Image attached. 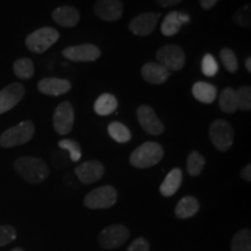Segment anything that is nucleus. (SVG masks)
<instances>
[{"label":"nucleus","instance_id":"1","mask_svg":"<svg viewBox=\"0 0 251 251\" xmlns=\"http://www.w3.org/2000/svg\"><path fill=\"white\" fill-rule=\"evenodd\" d=\"M14 170L29 184H40L49 177L48 165L37 157H19L14 162Z\"/></svg>","mask_w":251,"mask_h":251},{"label":"nucleus","instance_id":"2","mask_svg":"<svg viewBox=\"0 0 251 251\" xmlns=\"http://www.w3.org/2000/svg\"><path fill=\"white\" fill-rule=\"evenodd\" d=\"M164 156V149L157 142H144L131 152L130 164L137 169H149L158 164Z\"/></svg>","mask_w":251,"mask_h":251},{"label":"nucleus","instance_id":"3","mask_svg":"<svg viewBox=\"0 0 251 251\" xmlns=\"http://www.w3.org/2000/svg\"><path fill=\"white\" fill-rule=\"evenodd\" d=\"M35 133V126L29 120L23 121L20 124L8 128L0 135V146L2 148H13L23 146L33 139Z\"/></svg>","mask_w":251,"mask_h":251},{"label":"nucleus","instance_id":"4","mask_svg":"<svg viewBox=\"0 0 251 251\" xmlns=\"http://www.w3.org/2000/svg\"><path fill=\"white\" fill-rule=\"evenodd\" d=\"M118 200V191L112 185L94 188L84 198V206L89 209H106L114 206Z\"/></svg>","mask_w":251,"mask_h":251},{"label":"nucleus","instance_id":"5","mask_svg":"<svg viewBox=\"0 0 251 251\" xmlns=\"http://www.w3.org/2000/svg\"><path fill=\"white\" fill-rule=\"evenodd\" d=\"M59 39L58 30L52 27H42L26 37V47L35 54H42Z\"/></svg>","mask_w":251,"mask_h":251},{"label":"nucleus","instance_id":"6","mask_svg":"<svg viewBox=\"0 0 251 251\" xmlns=\"http://www.w3.org/2000/svg\"><path fill=\"white\" fill-rule=\"evenodd\" d=\"M209 139L215 149L219 151H227L234 143V129L230 124L226 120H215L209 127Z\"/></svg>","mask_w":251,"mask_h":251},{"label":"nucleus","instance_id":"7","mask_svg":"<svg viewBox=\"0 0 251 251\" xmlns=\"http://www.w3.org/2000/svg\"><path fill=\"white\" fill-rule=\"evenodd\" d=\"M130 236V231L126 226L121 224L111 225L100 233L98 244L105 250H113L120 248L127 242Z\"/></svg>","mask_w":251,"mask_h":251},{"label":"nucleus","instance_id":"8","mask_svg":"<svg viewBox=\"0 0 251 251\" xmlns=\"http://www.w3.org/2000/svg\"><path fill=\"white\" fill-rule=\"evenodd\" d=\"M157 63L169 71H179L185 65V52L179 46H163L156 52Z\"/></svg>","mask_w":251,"mask_h":251},{"label":"nucleus","instance_id":"9","mask_svg":"<svg viewBox=\"0 0 251 251\" xmlns=\"http://www.w3.org/2000/svg\"><path fill=\"white\" fill-rule=\"evenodd\" d=\"M75 122L74 106L70 101H63L56 107L52 115V124L56 133L68 135L72 130Z\"/></svg>","mask_w":251,"mask_h":251},{"label":"nucleus","instance_id":"10","mask_svg":"<svg viewBox=\"0 0 251 251\" xmlns=\"http://www.w3.org/2000/svg\"><path fill=\"white\" fill-rule=\"evenodd\" d=\"M62 55L63 57L71 62H94L101 56V51L97 46L91 45V43H84L80 46L65 48L63 50Z\"/></svg>","mask_w":251,"mask_h":251},{"label":"nucleus","instance_id":"11","mask_svg":"<svg viewBox=\"0 0 251 251\" xmlns=\"http://www.w3.org/2000/svg\"><path fill=\"white\" fill-rule=\"evenodd\" d=\"M137 120L141 127L150 135H161L164 133L165 128L163 122L157 117L156 112L152 107L147 105H142L136 111Z\"/></svg>","mask_w":251,"mask_h":251},{"label":"nucleus","instance_id":"12","mask_svg":"<svg viewBox=\"0 0 251 251\" xmlns=\"http://www.w3.org/2000/svg\"><path fill=\"white\" fill-rule=\"evenodd\" d=\"M161 17V13H152V12L139 14L129 23V30L137 36H148L155 30L156 25Z\"/></svg>","mask_w":251,"mask_h":251},{"label":"nucleus","instance_id":"13","mask_svg":"<svg viewBox=\"0 0 251 251\" xmlns=\"http://www.w3.org/2000/svg\"><path fill=\"white\" fill-rule=\"evenodd\" d=\"M75 174L81 184H93L100 180L105 174V168L99 161H87L75 168Z\"/></svg>","mask_w":251,"mask_h":251},{"label":"nucleus","instance_id":"14","mask_svg":"<svg viewBox=\"0 0 251 251\" xmlns=\"http://www.w3.org/2000/svg\"><path fill=\"white\" fill-rule=\"evenodd\" d=\"M93 9L103 21H118L124 14V4L121 0H97Z\"/></svg>","mask_w":251,"mask_h":251},{"label":"nucleus","instance_id":"15","mask_svg":"<svg viewBox=\"0 0 251 251\" xmlns=\"http://www.w3.org/2000/svg\"><path fill=\"white\" fill-rule=\"evenodd\" d=\"M25 96V87L20 83H12L0 90V114L11 111Z\"/></svg>","mask_w":251,"mask_h":251},{"label":"nucleus","instance_id":"16","mask_svg":"<svg viewBox=\"0 0 251 251\" xmlns=\"http://www.w3.org/2000/svg\"><path fill=\"white\" fill-rule=\"evenodd\" d=\"M71 83L68 79H61V78L54 77L43 78L37 84V90L41 93L51 97H58L68 93L71 90Z\"/></svg>","mask_w":251,"mask_h":251},{"label":"nucleus","instance_id":"17","mask_svg":"<svg viewBox=\"0 0 251 251\" xmlns=\"http://www.w3.org/2000/svg\"><path fill=\"white\" fill-rule=\"evenodd\" d=\"M51 18L59 26L65 28H72L76 27L79 24L80 14L79 11L76 7H74V6L63 5L52 11Z\"/></svg>","mask_w":251,"mask_h":251},{"label":"nucleus","instance_id":"18","mask_svg":"<svg viewBox=\"0 0 251 251\" xmlns=\"http://www.w3.org/2000/svg\"><path fill=\"white\" fill-rule=\"evenodd\" d=\"M141 76L147 83L159 85L164 84L170 77V71L157 62H148L141 69Z\"/></svg>","mask_w":251,"mask_h":251},{"label":"nucleus","instance_id":"19","mask_svg":"<svg viewBox=\"0 0 251 251\" xmlns=\"http://www.w3.org/2000/svg\"><path fill=\"white\" fill-rule=\"evenodd\" d=\"M190 21L191 19L187 14L181 13V12L172 11L165 15L161 26V30L165 36H174L180 30L183 25L188 24Z\"/></svg>","mask_w":251,"mask_h":251},{"label":"nucleus","instance_id":"20","mask_svg":"<svg viewBox=\"0 0 251 251\" xmlns=\"http://www.w3.org/2000/svg\"><path fill=\"white\" fill-rule=\"evenodd\" d=\"M181 181H183V172L179 168H175L166 175L165 179L163 180L159 187V192L163 197H172L179 190Z\"/></svg>","mask_w":251,"mask_h":251},{"label":"nucleus","instance_id":"21","mask_svg":"<svg viewBox=\"0 0 251 251\" xmlns=\"http://www.w3.org/2000/svg\"><path fill=\"white\" fill-rule=\"evenodd\" d=\"M200 209V203L198 201L197 198L192 196H186L178 201L177 206H176L175 214L178 219L185 220L192 218L199 212Z\"/></svg>","mask_w":251,"mask_h":251},{"label":"nucleus","instance_id":"22","mask_svg":"<svg viewBox=\"0 0 251 251\" xmlns=\"http://www.w3.org/2000/svg\"><path fill=\"white\" fill-rule=\"evenodd\" d=\"M193 97L202 103H212L218 97V90L212 84L206 81H197L192 87Z\"/></svg>","mask_w":251,"mask_h":251},{"label":"nucleus","instance_id":"23","mask_svg":"<svg viewBox=\"0 0 251 251\" xmlns=\"http://www.w3.org/2000/svg\"><path fill=\"white\" fill-rule=\"evenodd\" d=\"M118 108V99L111 93H103L94 102V112L100 117L112 114Z\"/></svg>","mask_w":251,"mask_h":251},{"label":"nucleus","instance_id":"24","mask_svg":"<svg viewBox=\"0 0 251 251\" xmlns=\"http://www.w3.org/2000/svg\"><path fill=\"white\" fill-rule=\"evenodd\" d=\"M219 106L224 113L230 114L237 111V102H236V93L235 90L231 87L222 90V92L219 96Z\"/></svg>","mask_w":251,"mask_h":251},{"label":"nucleus","instance_id":"25","mask_svg":"<svg viewBox=\"0 0 251 251\" xmlns=\"http://www.w3.org/2000/svg\"><path fill=\"white\" fill-rule=\"evenodd\" d=\"M231 251H251V233L249 229H242L234 235L230 243Z\"/></svg>","mask_w":251,"mask_h":251},{"label":"nucleus","instance_id":"26","mask_svg":"<svg viewBox=\"0 0 251 251\" xmlns=\"http://www.w3.org/2000/svg\"><path fill=\"white\" fill-rule=\"evenodd\" d=\"M109 136L118 143H127L131 139V133L127 127L121 122H112L107 127Z\"/></svg>","mask_w":251,"mask_h":251},{"label":"nucleus","instance_id":"27","mask_svg":"<svg viewBox=\"0 0 251 251\" xmlns=\"http://www.w3.org/2000/svg\"><path fill=\"white\" fill-rule=\"evenodd\" d=\"M14 75L20 79H30L34 76V64L30 58H19L13 64Z\"/></svg>","mask_w":251,"mask_h":251},{"label":"nucleus","instance_id":"28","mask_svg":"<svg viewBox=\"0 0 251 251\" xmlns=\"http://www.w3.org/2000/svg\"><path fill=\"white\" fill-rule=\"evenodd\" d=\"M206 165V159L201 153L198 151H192L187 157L186 162V169L188 175L192 176V177H197L201 174L203 168Z\"/></svg>","mask_w":251,"mask_h":251},{"label":"nucleus","instance_id":"29","mask_svg":"<svg viewBox=\"0 0 251 251\" xmlns=\"http://www.w3.org/2000/svg\"><path fill=\"white\" fill-rule=\"evenodd\" d=\"M220 59H221L222 64H224L225 69L228 72L234 74V72L237 71L238 62L236 55H235L233 50L229 48L221 49V51H220Z\"/></svg>","mask_w":251,"mask_h":251},{"label":"nucleus","instance_id":"30","mask_svg":"<svg viewBox=\"0 0 251 251\" xmlns=\"http://www.w3.org/2000/svg\"><path fill=\"white\" fill-rule=\"evenodd\" d=\"M58 147L61 149L69 151L72 162H79V159L81 158V149L77 141L71 139H63L58 142Z\"/></svg>","mask_w":251,"mask_h":251},{"label":"nucleus","instance_id":"31","mask_svg":"<svg viewBox=\"0 0 251 251\" xmlns=\"http://www.w3.org/2000/svg\"><path fill=\"white\" fill-rule=\"evenodd\" d=\"M236 93V102L237 108L241 111L248 112L251 109V87L250 86H241Z\"/></svg>","mask_w":251,"mask_h":251},{"label":"nucleus","instance_id":"32","mask_svg":"<svg viewBox=\"0 0 251 251\" xmlns=\"http://www.w3.org/2000/svg\"><path fill=\"white\" fill-rule=\"evenodd\" d=\"M251 7L250 4L244 5L243 7L238 8L233 15V20L235 25L243 28H250L251 26Z\"/></svg>","mask_w":251,"mask_h":251},{"label":"nucleus","instance_id":"33","mask_svg":"<svg viewBox=\"0 0 251 251\" xmlns=\"http://www.w3.org/2000/svg\"><path fill=\"white\" fill-rule=\"evenodd\" d=\"M201 71L207 77H214L219 72V64L214 58V56L211 54H206L203 56L201 62Z\"/></svg>","mask_w":251,"mask_h":251},{"label":"nucleus","instance_id":"34","mask_svg":"<svg viewBox=\"0 0 251 251\" xmlns=\"http://www.w3.org/2000/svg\"><path fill=\"white\" fill-rule=\"evenodd\" d=\"M17 238V230L9 225L0 226V247L12 243Z\"/></svg>","mask_w":251,"mask_h":251},{"label":"nucleus","instance_id":"35","mask_svg":"<svg viewBox=\"0 0 251 251\" xmlns=\"http://www.w3.org/2000/svg\"><path fill=\"white\" fill-rule=\"evenodd\" d=\"M126 251H150V244L144 237H139L129 244Z\"/></svg>","mask_w":251,"mask_h":251},{"label":"nucleus","instance_id":"36","mask_svg":"<svg viewBox=\"0 0 251 251\" xmlns=\"http://www.w3.org/2000/svg\"><path fill=\"white\" fill-rule=\"evenodd\" d=\"M156 1H157V4L161 6V7L168 8V7H172V6L180 4L183 0H156Z\"/></svg>","mask_w":251,"mask_h":251},{"label":"nucleus","instance_id":"37","mask_svg":"<svg viewBox=\"0 0 251 251\" xmlns=\"http://www.w3.org/2000/svg\"><path fill=\"white\" fill-rule=\"evenodd\" d=\"M219 0H199V4L201 6L202 9H205V11H209V9H212L214 6L218 4Z\"/></svg>","mask_w":251,"mask_h":251},{"label":"nucleus","instance_id":"38","mask_svg":"<svg viewBox=\"0 0 251 251\" xmlns=\"http://www.w3.org/2000/svg\"><path fill=\"white\" fill-rule=\"evenodd\" d=\"M241 177H242L243 180L251 181V165L250 164H248L242 169V171H241Z\"/></svg>","mask_w":251,"mask_h":251},{"label":"nucleus","instance_id":"39","mask_svg":"<svg viewBox=\"0 0 251 251\" xmlns=\"http://www.w3.org/2000/svg\"><path fill=\"white\" fill-rule=\"evenodd\" d=\"M244 65H246L247 70L251 72V57H250V56L246 59V64H244Z\"/></svg>","mask_w":251,"mask_h":251},{"label":"nucleus","instance_id":"40","mask_svg":"<svg viewBox=\"0 0 251 251\" xmlns=\"http://www.w3.org/2000/svg\"><path fill=\"white\" fill-rule=\"evenodd\" d=\"M11 251H25V250L21 249V248H14V249H12Z\"/></svg>","mask_w":251,"mask_h":251}]
</instances>
